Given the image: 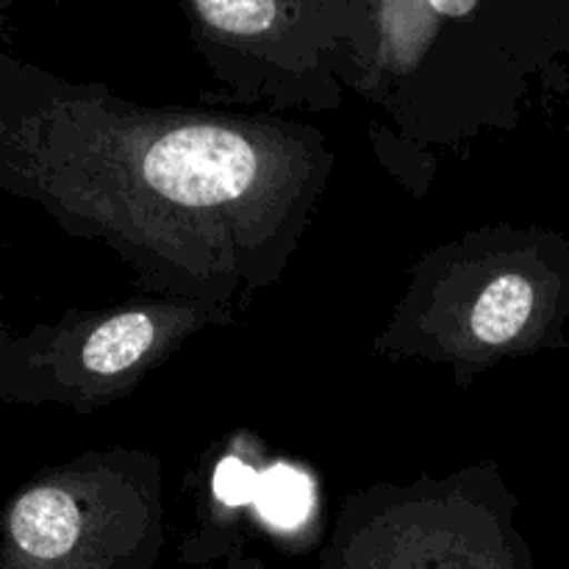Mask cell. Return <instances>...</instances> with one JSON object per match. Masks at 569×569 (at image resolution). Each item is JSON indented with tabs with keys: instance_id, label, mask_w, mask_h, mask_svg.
Here are the masks:
<instances>
[{
	"instance_id": "obj_7",
	"label": "cell",
	"mask_w": 569,
	"mask_h": 569,
	"mask_svg": "<svg viewBox=\"0 0 569 569\" xmlns=\"http://www.w3.org/2000/svg\"><path fill=\"white\" fill-rule=\"evenodd\" d=\"M433 11L445 17H467L478 6V0H428Z\"/></svg>"
},
{
	"instance_id": "obj_1",
	"label": "cell",
	"mask_w": 569,
	"mask_h": 569,
	"mask_svg": "<svg viewBox=\"0 0 569 569\" xmlns=\"http://www.w3.org/2000/svg\"><path fill=\"white\" fill-rule=\"evenodd\" d=\"M253 144L228 128H178L142 161L144 181L181 206H220L242 198L256 181Z\"/></svg>"
},
{
	"instance_id": "obj_4",
	"label": "cell",
	"mask_w": 569,
	"mask_h": 569,
	"mask_svg": "<svg viewBox=\"0 0 569 569\" xmlns=\"http://www.w3.org/2000/svg\"><path fill=\"white\" fill-rule=\"evenodd\" d=\"M261 515L281 528L300 526L315 506V489L306 476L292 467H272L261 476L259 498H256Z\"/></svg>"
},
{
	"instance_id": "obj_3",
	"label": "cell",
	"mask_w": 569,
	"mask_h": 569,
	"mask_svg": "<svg viewBox=\"0 0 569 569\" xmlns=\"http://www.w3.org/2000/svg\"><path fill=\"white\" fill-rule=\"evenodd\" d=\"M537 306V287L520 272L495 278L472 309V333L487 345H506L528 326Z\"/></svg>"
},
{
	"instance_id": "obj_6",
	"label": "cell",
	"mask_w": 569,
	"mask_h": 569,
	"mask_svg": "<svg viewBox=\"0 0 569 569\" xmlns=\"http://www.w3.org/2000/svg\"><path fill=\"white\" fill-rule=\"evenodd\" d=\"M261 476L239 459H226L214 472V495L226 506H248L259 498Z\"/></svg>"
},
{
	"instance_id": "obj_5",
	"label": "cell",
	"mask_w": 569,
	"mask_h": 569,
	"mask_svg": "<svg viewBox=\"0 0 569 569\" xmlns=\"http://www.w3.org/2000/svg\"><path fill=\"white\" fill-rule=\"evenodd\" d=\"M211 28L226 33H261L276 22V0H192Z\"/></svg>"
},
{
	"instance_id": "obj_2",
	"label": "cell",
	"mask_w": 569,
	"mask_h": 569,
	"mask_svg": "<svg viewBox=\"0 0 569 569\" xmlns=\"http://www.w3.org/2000/svg\"><path fill=\"white\" fill-rule=\"evenodd\" d=\"M153 337V320L144 311H126L106 320L83 339L78 361L92 376H117L148 353Z\"/></svg>"
}]
</instances>
